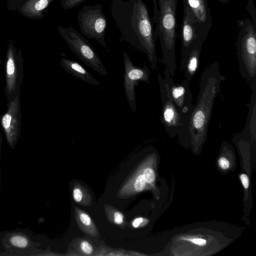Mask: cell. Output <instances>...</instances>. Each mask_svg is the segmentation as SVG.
Segmentation results:
<instances>
[{
  "label": "cell",
  "mask_w": 256,
  "mask_h": 256,
  "mask_svg": "<svg viewBox=\"0 0 256 256\" xmlns=\"http://www.w3.org/2000/svg\"><path fill=\"white\" fill-rule=\"evenodd\" d=\"M75 214L78 224L82 230L92 236L98 234L96 228L88 214L76 208Z\"/></svg>",
  "instance_id": "ac0fdd59"
},
{
  "label": "cell",
  "mask_w": 256,
  "mask_h": 256,
  "mask_svg": "<svg viewBox=\"0 0 256 256\" xmlns=\"http://www.w3.org/2000/svg\"><path fill=\"white\" fill-rule=\"evenodd\" d=\"M60 65L68 74L74 76L83 82L96 86L100 85L99 81L78 62L62 57Z\"/></svg>",
  "instance_id": "9a60e30c"
},
{
  "label": "cell",
  "mask_w": 256,
  "mask_h": 256,
  "mask_svg": "<svg viewBox=\"0 0 256 256\" xmlns=\"http://www.w3.org/2000/svg\"><path fill=\"white\" fill-rule=\"evenodd\" d=\"M1 61H0V64Z\"/></svg>",
  "instance_id": "d6a6232c"
},
{
  "label": "cell",
  "mask_w": 256,
  "mask_h": 256,
  "mask_svg": "<svg viewBox=\"0 0 256 256\" xmlns=\"http://www.w3.org/2000/svg\"><path fill=\"white\" fill-rule=\"evenodd\" d=\"M146 181L142 174H139L131 178L122 188L120 192L130 194L132 192H140L146 187Z\"/></svg>",
  "instance_id": "d6986e66"
},
{
  "label": "cell",
  "mask_w": 256,
  "mask_h": 256,
  "mask_svg": "<svg viewBox=\"0 0 256 256\" xmlns=\"http://www.w3.org/2000/svg\"><path fill=\"white\" fill-rule=\"evenodd\" d=\"M204 32L208 34L212 26L210 9L207 0H182Z\"/></svg>",
  "instance_id": "5bb4252c"
},
{
  "label": "cell",
  "mask_w": 256,
  "mask_h": 256,
  "mask_svg": "<svg viewBox=\"0 0 256 256\" xmlns=\"http://www.w3.org/2000/svg\"><path fill=\"white\" fill-rule=\"evenodd\" d=\"M240 178L243 186L245 188H248L249 186V180L248 176L245 174H242Z\"/></svg>",
  "instance_id": "4316f807"
},
{
  "label": "cell",
  "mask_w": 256,
  "mask_h": 256,
  "mask_svg": "<svg viewBox=\"0 0 256 256\" xmlns=\"http://www.w3.org/2000/svg\"><path fill=\"white\" fill-rule=\"evenodd\" d=\"M54 0H24L20 3L18 12L24 16L34 20L44 17V12Z\"/></svg>",
  "instance_id": "2e32d148"
},
{
  "label": "cell",
  "mask_w": 256,
  "mask_h": 256,
  "mask_svg": "<svg viewBox=\"0 0 256 256\" xmlns=\"http://www.w3.org/2000/svg\"><path fill=\"white\" fill-rule=\"evenodd\" d=\"M224 80L216 61L210 64L204 70L200 76L196 102L186 124L178 134L180 139L195 144L205 140L214 100Z\"/></svg>",
  "instance_id": "7a4b0ae2"
},
{
  "label": "cell",
  "mask_w": 256,
  "mask_h": 256,
  "mask_svg": "<svg viewBox=\"0 0 256 256\" xmlns=\"http://www.w3.org/2000/svg\"><path fill=\"white\" fill-rule=\"evenodd\" d=\"M236 54L240 74L250 86L256 82V24L246 18L237 20Z\"/></svg>",
  "instance_id": "277c9868"
},
{
  "label": "cell",
  "mask_w": 256,
  "mask_h": 256,
  "mask_svg": "<svg viewBox=\"0 0 256 256\" xmlns=\"http://www.w3.org/2000/svg\"><path fill=\"white\" fill-rule=\"evenodd\" d=\"M178 0H158V11L153 19L156 24V38H158L162 50V62L172 77L176 70V6Z\"/></svg>",
  "instance_id": "3957f363"
},
{
  "label": "cell",
  "mask_w": 256,
  "mask_h": 256,
  "mask_svg": "<svg viewBox=\"0 0 256 256\" xmlns=\"http://www.w3.org/2000/svg\"><path fill=\"white\" fill-rule=\"evenodd\" d=\"M111 218L113 222L116 224H122L124 222V216L118 211L113 212Z\"/></svg>",
  "instance_id": "d4e9b609"
},
{
  "label": "cell",
  "mask_w": 256,
  "mask_h": 256,
  "mask_svg": "<svg viewBox=\"0 0 256 256\" xmlns=\"http://www.w3.org/2000/svg\"><path fill=\"white\" fill-rule=\"evenodd\" d=\"M57 30L69 48L87 66L100 74L107 76L102 61L90 44L72 26H58Z\"/></svg>",
  "instance_id": "5b68a950"
},
{
  "label": "cell",
  "mask_w": 256,
  "mask_h": 256,
  "mask_svg": "<svg viewBox=\"0 0 256 256\" xmlns=\"http://www.w3.org/2000/svg\"><path fill=\"white\" fill-rule=\"evenodd\" d=\"M216 0L218 1L219 2H220L222 4H226L228 2H229L230 0Z\"/></svg>",
  "instance_id": "1f68e13d"
},
{
  "label": "cell",
  "mask_w": 256,
  "mask_h": 256,
  "mask_svg": "<svg viewBox=\"0 0 256 256\" xmlns=\"http://www.w3.org/2000/svg\"><path fill=\"white\" fill-rule=\"evenodd\" d=\"M80 248L82 252L86 254H91L93 252V248L91 244L87 241H82L80 244Z\"/></svg>",
  "instance_id": "cb8c5ba5"
},
{
  "label": "cell",
  "mask_w": 256,
  "mask_h": 256,
  "mask_svg": "<svg viewBox=\"0 0 256 256\" xmlns=\"http://www.w3.org/2000/svg\"><path fill=\"white\" fill-rule=\"evenodd\" d=\"M192 242L198 246H204L206 244V240L202 238H194L192 240Z\"/></svg>",
  "instance_id": "83f0119b"
},
{
  "label": "cell",
  "mask_w": 256,
  "mask_h": 256,
  "mask_svg": "<svg viewBox=\"0 0 256 256\" xmlns=\"http://www.w3.org/2000/svg\"><path fill=\"white\" fill-rule=\"evenodd\" d=\"M184 12L181 30L180 64L184 62L190 51L197 44H203L208 36L192 12L185 6H184Z\"/></svg>",
  "instance_id": "8fae6325"
},
{
  "label": "cell",
  "mask_w": 256,
  "mask_h": 256,
  "mask_svg": "<svg viewBox=\"0 0 256 256\" xmlns=\"http://www.w3.org/2000/svg\"><path fill=\"white\" fill-rule=\"evenodd\" d=\"M164 74V78L168 88L172 100L182 116V128L186 124L194 105L190 82L186 78L180 82H174L166 67H165Z\"/></svg>",
  "instance_id": "9c48e42d"
},
{
  "label": "cell",
  "mask_w": 256,
  "mask_h": 256,
  "mask_svg": "<svg viewBox=\"0 0 256 256\" xmlns=\"http://www.w3.org/2000/svg\"><path fill=\"white\" fill-rule=\"evenodd\" d=\"M124 68V85L129 106L132 112L136 111L135 88L140 82L150 84V71L146 65L142 68L135 66L128 53H122Z\"/></svg>",
  "instance_id": "30bf717a"
},
{
  "label": "cell",
  "mask_w": 256,
  "mask_h": 256,
  "mask_svg": "<svg viewBox=\"0 0 256 256\" xmlns=\"http://www.w3.org/2000/svg\"><path fill=\"white\" fill-rule=\"evenodd\" d=\"M2 142V134L0 132V152H1V148ZM1 192V170L0 168V193Z\"/></svg>",
  "instance_id": "4dcf8cb0"
},
{
  "label": "cell",
  "mask_w": 256,
  "mask_h": 256,
  "mask_svg": "<svg viewBox=\"0 0 256 256\" xmlns=\"http://www.w3.org/2000/svg\"><path fill=\"white\" fill-rule=\"evenodd\" d=\"M219 166L222 169H228L230 166V162L225 157H221L218 161Z\"/></svg>",
  "instance_id": "484cf974"
},
{
  "label": "cell",
  "mask_w": 256,
  "mask_h": 256,
  "mask_svg": "<svg viewBox=\"0 0 256 256\" xmlns=\"http://www.w3.org/2000/svg\"><path fill=\"white\" fill-rule=\"evenodd\" d=\"M24 0H23V1H24ZM23 1H22V2ZM21 2H20V3H21Z\"/></svg>",
  "instance_id": "836d02e7"
},
{
  "label": "cell",
  "mask_w": 256,
  "mask_h": 256,
  "mask_svg": "<svg viewBox=\"0 0 256 256\" xmlns=\"http://www.w3.org/2000/svg\"><path fill=\"white\" fill-rule=\"evenodd\" d=\"M7 110L0 116V123L8 144L14 150L20 138L21 103L20 94L7 104Z\"/></svg>",
  "instance_id": "7c38bea8"
},
{
  "label": "cell",
  "mask_w": 256,
  "mask_h": 256,
  "mask_svg": "<svg viewBox=\"0 0 256 256\" xmlns=\"http://www.w3.org/2000/svg\"><path fill=\"white\" fill-rule=\"evenodd\" d=\"M112 18L122 40L144 53L153 70L158 69L156 37L149 12L142 0H112Z\"/></svg>",
  "instance_id": "6da1fadb"
},
{
  "label": "cell",
  "mask_w": 256,
  "mask_h": 256,
  "mask_svg": "<svg viewBox=\"0 0 256 256\" xmlns=\"http://www.w3.org/2000/svg\"><path fill=\"white\" fill-rule=\"evenodd\" d=\"M158 80L162 102L160 120L168 134L174 137L178 134L182 125V118L172 100L166 81L160 74H158Z\"/></svg>",
  "instance_id": "ba28073f"
},
{
  "label": "cell",
  "mask_w": 256,
  "mask_h": 256,
  "mask_svg": "<svg viewBox=\"0 0 256 256\" xmlns=\"http://www.w3.org/2000/svg\"><path fill=\"white\" fill-rule=\"evenodd\" d=\"M247 10L250 14L252 22L256 24V11L254 4L253 0H249L248 2Z\"/></svg>",
  "instance_id": "603a6c76"
},
{
  "label": "cell",
  "mask_w": 256,
  "mask_h": 256,
  "mask_svg": "<svg viewBox=\"0 0 256 256\" xmlns=\"http://www.w3.org/2000/svg\"><path fill=\"white\" fill-rule=\"evenodd\" d=\"M143 221V218H139L135 219L132 222V226L134 228H138L140 224Z\"/></svg>",
  "instance_id": "f1b7e54d"
},
{
  "label": "cell",
  "mask_w": 256,
  "mask_h": 256,
  "mask_svg": "<svg viewBox=\"0 0 256 256\" xmlns=\"http://www.w3.org/2000/svg\"><path fill=\"white\" fill-rule=\"evenodd\" d=\"M202 44L200 43L192 49L184 62L180 64L181 70L184 71L185 78L189 82H191L198 70Z\"/></svg>",
  "instance_id": "e0dca14e"
},
{
  "label": "cell",
  "mask_w": 256,
  "mask_h": 256,
  "mask_svg": "<svg viewBox=\"0 0 256 256\" xmlns=\"http://www.w3.org/2000/svg\"><path fill=\"white\" fill-rule=\"evenodd\" d=\"M142 174L145 178L146 183L152 184L155 180V174L151 168H146L144 170Z\"/></svg>",
  "instance_id": "44dd1931"
},
{
  "label": "cell",
  "mask_w": 256,
  "mask_h": 256,
  "mask_svg": "<svg viewBox=\"0 0 256 256\" xmlns=\"http://www.w3.org/2000/svg\"><path fill=\"white\" fill-rule=\"evenodd\" d=\"M153 2V5H154V16L153 17H154L156 16L158 11V0H152Z\"/></svg>",
  "instance_id": "f546056e"
},
{
  "label": "cell",
  "mask_w": 256,
  "mask_h": 256,
  "mask_svg": "<svg viewBox=\"0 0 256 256\" xmlns=\"http://www.w3.org/2000/svg\"><path fill=\"white\" fill-rule=\"evenodd\" d=\"M0 238V248L4 251L0 255L28 256L38 246L26 233L20 231L3 232Z\"/></svg>",
  "instance_id": "4fadbf2b"
},
{
  "label": "cell",
  "mask_w": 256,
  "mask_h": 256,
  "mask_svg": "<svg viewBox=\"0 0 256 256\" xmlns=\"http://www.w3.org/2000/svg\"><path fill=\"white\" fill-rule=\"evenodd\" d=\"M77 20L82 34L95 40L108 52L105 40L108 20L100 4L84 6L78 14Z\"/></svg>",
  "instance_id": "8992f818"
},
{
  "label": "cell",
  "mask_w": 256,
  "mask_h": 256,
  "mask_svg": "<svg viewBox=\"0 0 256 256\" xmlns=\"http://www.w3.org/2000/svg\"><path fill=\"white\" fill-rule=\"evenodd\" d=\"M72 196L76 202H80L84 196L83 190L79 187L74 188L72 191Z\"/></svg>",
  "instance_id": "7402d4cb"
},
{
  "label": "cell",
  "mask_w": 256,
  "mask_h": 256,
  "mask_svg": "<svg viewBox=\"0 0 256 256\" xmlns=\"http://www.w3.org/2000/svg\"><path fill=\"white\" fill-rule=\"evenodd\" d=\"M86 0H60L62 6L64 10L74 8Z\"/></svg>",
  "instance_id": "ffe728a7"
},
{
  "label": "cell",
  "mask_w": 256,
  "mask_h": 256,
  "mask_svg": "<svg viewBox=\"0 0 256 256\" xmlns=\"http://www.w3.org/2000/svg\"><path fill=\"white\" fill-rule=\"evenodd\" d=\"M6 84L4 94L9 104L20 94V87L24 78V60L20 48L12 41L8 46L6 58Z\"/></svg>",
  "instance_id": "52a82bcc"
}]
</instances>
